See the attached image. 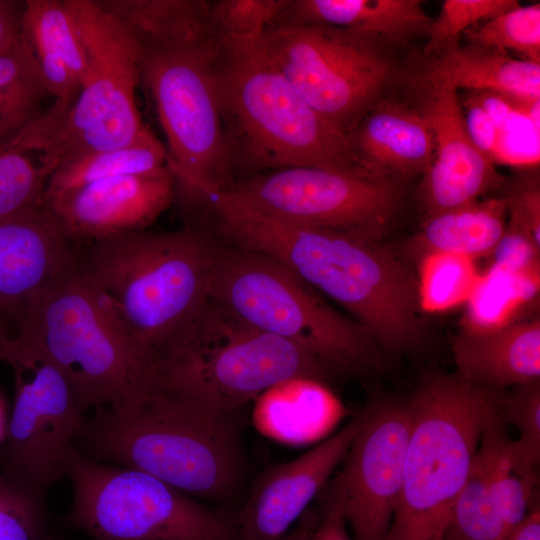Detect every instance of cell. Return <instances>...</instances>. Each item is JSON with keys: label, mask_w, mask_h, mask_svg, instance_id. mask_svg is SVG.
Returning a JSON list of instances; mask_svg holds the SVG:
<instances>
[{"label": "cell", "mask_w": 540, "mask_h": 540, "mask_svg": "<svg viewBox=\"0 0 540 540\" xmlns=\"http://www.w3.org/2000/svg\"><path fill=\"white\" fill-rule=\"evenodd\" d=\"M500 391L432 374L408 401L411 422L401 495L386 540H442Z\"/></svg>", "instance_id": "cell-7"}, {"label": "cell", "mask_w": 540, "mask_h": 540, "mask_svg": "<svg viewBox=\"0 0 540 540\" xmlns=\"http://www.w3.org/2000/svg\"><path fill=\"white\" fill-rule=\"evenodd\" d=\"M360 414L299 457L268 466L257 478L235 523V540H279L307 511L347 455Z\"/></svg>", "instance_id": "cell-18"}, {"label": "cell", "mask_w": 540, "mask_h": 540, "mask_svg": "<svg viewBox=\"0 0 540 540\" xmlns=\"http://www.w3.org/2000/svg\"><path fill=\"white\" fill-rule=\"evenodd\" d=\"M84 44L88 68L72 107L47 112L10 136V145L37 155L49 173L82 155L129 145L148 130L136 104L139 45L124 23L95 0H66Z\"/></svg>", "instance_id": "cell-8"}, {"label": "cell", "mask_w": 540, "mask_h": 540, "mask_svg": "<svg viewBox=\"0 0 540 540\" xmlns=\"http://www.w3.org/2000/svg\"><path fill=\"white\" fill-rule=\"evenodd\" d=\"M15 350L52 363L84 411L129 412L158 386L157 361L134 340L92 278L82 245L17 318L7 357Z\"/></svg>", "instance_id": "cell-2"}, {"label": "cell", "mask_w": 540, "mask_h": 540, "mask_svg": "<svg viewBox=\"0 0 540 540\" xmlns=\"http://www.w3.org/2000/svg\"><path fill=\"white\" fill-rule=\"evenodd\" d=\"M238 203L300 227L382 240L403 200L401 180L364 170L294 167L237 179Z\"/></svg>", "instance_id": "cell-13"}, {"label": "cell", "mask_w": 540, "mask_h": 540, "mask_svg": "<svg viewBox=\"0 0 540 540\" xmlns=\"http://www.w3.org/2000/svg\"><path fill=\"white\" fill-rule=\"evenodd\" d=\"M0 540H56L51 531L46 503L2 483Z\"/></svg>", "instance_id": "cell-36"}, {"label": "cell", "mask_w": 540, "mask_h": 540, "mask_svg": "<svg viewBox=\"0 0 540 540\" xmlns=\"http://www.w3.org/2000/svg\"><path fill=\"white\" fill-rule=\"evenodd\" d=\"M23 36L48 92L56 97L80 89L88 68L84 44L66 0L24 1Z\"/></svg>", "instance_id": "cell-23"}, {"label": "cell", "mask_w": 540, "mask_h": 540, "mask_svg": "<svg viewBox=\"0 0 540 540\" xmlns=\"http://www.w3.org/2000/svg\"><path fill=\"white\" fill-rule=\"evenodd\" d=\"M4 312V311H3Z\"/></svg>", "instance_id": "cell-47"}, {"label": "cell", "mask_w": 540, "mask_h": 540, "mask_svg": "<svg viewBox=\"0 0 540 540\" xmlns=\"http://www.w3.org/2000/svg\"><path fill=\"white\" fill-rule=\"evenodd\" d=\"M15 398L7 427L4 484L46 503L49 490L66 477L68 451L85 417L65 377L44 356L12 351Z\"/></svg>", "instance_id": "cell-14"}, {"label": "cell", "mask_w": 540, "mask_h": 540, "mask_svg": "<svg viewBox=\"0 0 540 540\" xmlns=\"http://www.w3.org/2000/svg\"><path fill=\"white\" fill-rule=\"evenodd\" d=\"M346 137L356 162L374 175L424 176L434 159L432 131L416 106L380 100Z\"/></svg>", "instance_id": "cell-20"}, {"label": "cell", "mask_w": 540, "mask_h": 540, "mask_svg": "<svg viewBox=\"0 0 540 540\" xmlns=\"http://www.w3.org/2000/svg\"><path fill=\"white\" fill-rule=\"evenodd\" d=\"M457 376L481 389L500 391L540 380V321L516 320L499 328L462 330L452 343Z\"/></svg>", "instance_id": "cell-21"}, {"label": "cell", "mask_w": 540, "mask_h": 540, "mask_svg": "<svg viewBox=\"0 0 540 540\" xmlns=\"http://www.w3.org/2000/svg\"><path fill=\"white\" fill-rule=\"evenodd\" d=\"M80 248L45 205L0 221V309L14 325Z\"/></svg>", "instance_id": "cell-19"}, {"label": "cell", "mask_w": 540, "mask_h": 540, "mask_svg": "<svg viewBox=\"0 0 540 540\" xmlns=\"http://www.w3.org/2000/svg\"><path fill=\"white\" fill-rule=\"evenodd\" d=\"M210 211L224 243L284 264L347 310L378 347L402 351L421 341L418 275L382 240L281 222L227 194Z\"/></svg>", "instance_id": "cell-1"}, {"label": "cell", "mask_w": 540, "mask_h": 540, "mask_svg": "<svg viewBox=\"0 0 540 540\" xmlns=\"http://www.w3.org/2000/svg\"><path fill=\"white\" fill-rule=\"evenodd\" d=\"M208 297L251 326L300 347L331 370L382 365L378 346L358 322L265 254L221 241Z\"/></svg>", "instance_id": "cell-10"}, {"label": "cell", "mask_w": 540, "mask_h": 540, "mask_svg": "<svg viewBox=\"0 0 540 540\" xmlns=\"http://www.w3.org/2000/svg\"><path fill=\"white\" fill-rule=\"evenodd\" d=\"M239 415L158 385L129 412L95 409L73 446L100 462L145 472L192 498L225 500L244 470Z\"/></svg>", "instance_id": "cell-3"}, {"label": "cell", "mask_w": 540, "mask_h": 540, "mask_svg": "<svg viewBox=\"0 0 540 540\" xmlns=\"http://www.w3.org/2000/svg\"><path fill=\"white\" fill-rule=\"evenodd\" d=\"M169 168L156 174L98 180L44 200L67 236L78 244L144 231L172 204Z\"/></svg>", "instance_id": "cell-17"}, {"label": "cell", "mask_w": 540, "mask_h": 540, "mask_svg": "<svg viewBox=\"0 0 540 540\" xmlns=\"http://www.w3.org/2000/svg\"><path fill=\"white\" fill-rule=\"evenodd\" d=\"M4 431H5V429H4L3 408H2V404L0 402V440L3 437Z\"/></svg>", "instance_id": "cell-46"}, {"label": "cell", "mask_w": 540, "mask_h": 540, "mask_svg": "<svg viewBox=\"0 0 540 540\" xmlns=\"http://www.w3.org/2000/svg\"><path fill=\"white\" fill-rule=\"evenodd\" d=\"M289 0L210 1L213 26L227 44L260 42Z\"/></svg>", "instance_id": "cell-34"}, {"label": "cell", "mask_w": 540, "mask_h": 540, "mask_svg": "<svg viewBox=\"0 0 540 540\" xmlns=\"http://www.w3.org/2000/svg\"><path fill=\"white\" fill-rule=\"evenodd\" d=\"M10 136H12V134L0 124V143Z\"/></svg>", "instance_id": "cell-45"}, {"label": "cell", "mask_w": 540, "mask_h": 540, "mask_svg": "<svg viewBox=\"0 0 540 540\" xmlns=\"http://www.w3.org/2000/svg\"><path fill=\"white\" fill-rule=\"evenodd\" d=\"M540 246L525 234L506 226L491 256L490 266L539 279Z\"/></svg>", "instance_id": "cell-38"}, {"label": "cell", "mask_w": 540, "mask_h": 540, "mask_svg": "<svg viewBox=\"0 0 540 540\" xmlns=\"http://www.w3.org/2000/svg\"><path fill=\"white\" fill-rule=\"evenodd\" d=\"M537 467L525 457L516 440L510 439L503 422L498 430L491 469V488L511 532L539 504Z\"/></svg>", "instance_id": "cell-29"}, {"label": "cell", "mask_w": 540, "mask_h": 540, "mask_svg": "<svg viewBox=\"0 0 540 540\" xmlns=\"http://www.w3.org/2000/svg\"><path fill=\"white\" fill-rule=\"evenodd\" d=\"M316 518L310 512H305L298 526L291 533L284 535L279 540H308L309 534L316 523Z\"/></svg>", "instance_id": "cell-44"}, {"label": "cell", "mask_w": 540, "mask_h": 540, "mask_svg": "<svg viewBox=\"0 0 540 540\" xmlns=\"http://www.w3.org/2000/svg\"><path fill=\"white\" fill-rule=\"evenodd\" d=\"M519 5L516 0H446L427 33L425 53L437 56L459 44L470 28Z\"/></svg>", "instance_id": "cell-35"}, {"label": "cell", "mask_w": 540, "mask_h": 540, "mask_svg": "<svg viewBox=\"0 0 540 540\" xmlns=\"http://www.w3.org/2000/svg\"><path fill=\"white\" fill-rule=\"evenodd\" d=\"M49 95L35 55L24 39L18 49L0 55V124L12 135L38 118Z\"/></svg>", "instance_id": "cell-30"}, {"label": "cell", "mask_w": 540, "mask_h": 540, "mask_svg": "<svg viewBox=\"0 0 540 540\" xmlns=\"http://www.w3.org/2000/svg\"><path fill=\"white\" fill-rule=\"evenodd\" d=\"M431 23L419 0H289L272 25H329L387 44L427 36Z\"/></svg>", "instance_id": "cell-22"}, {"label": "cell", "mask_w": 540, "mask_h": 540, "mask_svg": "<svg viewBox=\"0 0 540 540\" xmlns=\"http://www.w3.org/2000/svg\"><path fill=\"white\" fill-rule=\"evenodd\" d=\"M157 367L159 386L224 413L291 379L324 382L331 371L209 297Z\"/></svg>", "instance_id": "cell-9"}, {"label": "cell", "mask_w": 540, "mask_h": 540, "mask_svg": "<svg viewBox=\"0 0 540 540\" xmlns=\"http://www.w3.org/2000/svg\"><path fill=\"white\" fill-rule=\"evenodd\" d=\"M507 226L528 236L540 246V188L538 179L518 182L505 196Z\"/></svg>", "instance_id": "cell-39"}, {"label": "cell", "mask_w": 540, "mask_h": 540, "mask_svg": "<svg viewBox=\"0 0 540 540\" xmlns=\"http://www.w3.org/2000/svg\"><path fill=\"white\" fill-rule=\"evenodd\" d=\"M167 168L166 147L149 129L134 143L91 152L57 167L47 181L44 200L98 180L156 174Z\"/></svg>", "instance_id": "cell-27"}, {"label": "cell", "mask_w": 540, "mask_h": 540, "mask_svg": "<svg viewBox=\"0 0 540 540\" xmlns=\"http://www.w3.org/2000/svg\"><path fill=\"white\" fill-rule=\"evenodd\" d=\"M505 197L476 200L426 218L422 227L402 246V257L419 262L434 253L477 259L490 256L507 224Z\"/></svg>", "instance_id": "cell-24"}, {"label": "cell", "mask_w": 540, "mask_h": 540, "mask_svg": "<svg viewBox=\"0 0 540 540\" xmlns=\"http://www.w3.org/2000/svg\"><path fill=\"white\" fill-rule=\"evenodd\" d=\"M416 83V107L434 140V159L419 189L426 219L479 200L500 186L503 177L473 142L458 90L427 68Z\"/></svg>", "instance_id": "cell-16"}, {"label": "cell", "mask_w": 540, "mask_h": 540, "mask_svg": "<svg viewBox=\"0 0 540 540\" xmlns=\"http://www.w3.org/2000/svg\"><path fill=\"white\" fill-rule=\"evenodd\" d=\"M418 265L420 305L430 313L467 302L481 276L474 259L457 254H430Z\"/></svg>", "instance_id": "cell-31"}, {"label": "cell", "mask_w": 540, "mask_h": 540, "mask_svg": "<svg viewBox=\"0 0 540 540\" xmlns=\"http://www.w3.org/2000/svg\"><path fill=\"white\" fill-rule=\"evenodd\" d=\"M500 415L519 432L516 440L529 462L537 467L540 462V384L534 382L517 386L507 397L502 395Z\"/></svg>", "instance_id": "cell-37"}, {"label": "cell", "mask_w": 540, "mask_h": 540, "mask_svg": "<svg viewBox=\"0 0 540 540\" xmlns=\"http://www.w3.org/2000/svg\"><path fill=\"white\" fill-rule=\"evenodd\" d=\"M264 45L303 99L346 136L394 75L385 42L341 27L271 25Z\"/></svg>", "instance_id": "cell-12"}, {"label": "cell", "mask_w": 540, "mask_h": 540, "mask_svg": "<svg viewBox=\"0 0 540 540\" xmlns=\"http://www.w3.org/2000/svg\"><path fill=\"white\" fill-rule=\"evenodd\" d=\"M217 78L234 177L294 167L364 170L346 135L303 99L268 54L264 39L239 45L220 41Z\"/></svg>", "instance_id": "cell-4"}, {"label": "cell", "mask_w": 540, "mask_h": 540, "mask_svg": "<svg viewBox=\"0 0 540 540\" xmlns=\"http://www.w3.org/2000/svg\"><path fill=\"white\" fill-rule=\"evenodd\" d=\"M323 490L324 504L320 519L327 529L328 540H351L347 532V521L339 498L328 487Z\"/></svg>", "instance_id": "cell-41"}, {"label": "cell", "mask_w": 540, "mask_h": 540, "mask_svg": "<svg viewBox=\"0 0 540 540\" xmlns=\"http://www.w3.org/2000/svg\"><path fill=\"white\" fill-rule=\"evenodd\" d=\"M24 2L0 0V55L15 51L24 43Z\"/></svg>", "instance_id": "cell-40"}, {"label": "cell", "mask_w": 540, "mask_h": 540, "mask_svg": "<svg viewBox=\"0 0 540 540\" xmlns=\"http://www.w3.org/2000/svg\"><path fill=\"white\" fill-rule=\"evenodd\" d=\"M34 156L0 143V221L44 205L49 174Z\"/></svg>", "instance_id": "cell-33"}, {"label": "cell", "mask_w": 540, "mask_h": 540, "mask_svg": "<svg viewBox=\"0 0 540 540\" xmlns=\"http://www.w3.org/2000/svg\"><path fill=\"white\" fill-rule=\"evenodd\" d=\"M503 422L499 413L485 428L442 540H504L510 533L491 488L496 439Z\"/></svg>", "instance_id": "cell-26"}, {"label": "cell", "mask_w": 540, "mask_h": 540, "mask_svg": "<svg viewBox=\"0 0 540 540\" xmlns=\"http://www.w3.org/2000/svg\"><path fill=\"white\" fill-rule=\"evenodd\" d=\"M504 540H540V508L533 507L525 519Z\"/></svg>", "instance_id": "cell-42"}, {"label": "cell", "mask_w": 540, "mask_h": 540, "mask_svg": "<svg viewBox=\"0 0 540 540\" xmlns=\"http://www.w3.org/2000/svg\"><path fill=\"white\" fill-rule=\"evenodd\" d=\"M468 44L515 53L521 60L540 64V4H520L467 30Z\"/></svg>", "instance_id": "cell-32"}, {"label": "cell", "mask_w": 540, "mask_h": 540, "mask_svg": "<svg viewBox=\"0 0 540 540\" xmlns=\"http://www.w3.org/2000/svg\"><path fill=\"white\" fill-rule=\"evenodd\" d=\"M14 330L13 321L0 309V360H6Z\"/></svg>", "instance_id": "cell-43"}, {"label": "cell", "mask_w": 540, "mask_h": 540, "mask_svg": "<svg viewBox=\"0 0 540 540\" xmlns=\"http://www.w3.org/2000/svg\"><path fill=\"white\" fill-rule=\"evenodd\" d=\"M410 422L408 401H381L360 413L345 466L327 486L354 540H386L401 495Z\"/></svg>", "instance_id": "cell-15"}, {"label": "cell", "mask_w": 540, "mask_h": 540, "mask_svg": "<svg viewBox=\"0 0 540 540\" xmlns=\"http://www.w3.org/2000/svg\"><path fill=\"white\" fill-rule=\"evenodd\" d=\"M426 68L457 90L489 92L519 101L540 99V64L474 44L431 57Z\"/></svg>", "instance_id": "cell-25"}, {"label": "cell", "mask_w": 540, "mask_h": 540, "mask_svg": "<svg viewBox=\"0 0 540 540\" xmlns=\"http://www.w3.org/2000/svg\"><path fill=\"white\" fill-rule=\"evenodd\" d=\"M220 245L188 224L85 243L82 257L128 332L158 363L208 299Z\"/></svg>", "instance_id": "cell-5"}, {"label": "cell", "mask_w": 540, "mask_h": 540, "mask_svg": "<svg viewBox=\"0 0 540 540\" xmlns=\"http://www.w3.org/2000/svg\"><path fill=\"white\" fill-rule=\"evenodd\" d=\"M69 526L93 540H235V524L139 470L95 460L70 448Z\"/></svg>", "instance_id": "cell-11"}, {"label": "cell", "mask_w": 540, "mask_h": 540, "mask_svg": "<svg viewBox=\"0 0 540 540\" xmlns=\"http://www.w3.org/2000/svg\"><path fill=\"white\" fill-rule=\"evenodd\" d=\"M539 279L489 266L468 299L462 330L490 331L516 321L514 313L538 294Z\"/></svg>", "instance_id": "cell-28"}, {"label": "cell", "mask_w": 540, "mask_h": 540, "mask_svg": "<svg viewBox=\"0 0 540 540\" xmlns=\"http://www.w3.org/2000/svg\"><path fill=\"white\" fill-rule=\"evenodd\" d=\"M137 43L141 80L166 136L175 194L187 206H206L235 182L220 118V39L212 19L177 37Z\"/></svg>", "instance_id": "cell-6"}]
</instances>
